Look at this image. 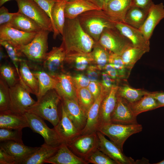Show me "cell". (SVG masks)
Listing matches in <instances>:
<instances>
[{"label":"cell","instance_id":"4dcf8cb0","mask_svg":"<svg viewBox=\"0 0 164 164\" xmlns=\"http://www.w3.org/2000/svg\"><path fill=\"white\" fill-rule=\"evenodd\" d=\"M38 80L39 90L37 100L40 99L47 92L54 89L56 80L55 78L50 76L43 69H35L32 71Z\"/></svg>","mask_w":164,"mask_h":164},{"label":"cell","instance_id":"83f0119b","mask_svg":"<svg viewBox=\"0 0 164 164\" xmlns=\"http://www.w3.org/2000/svg\"><path fill=\"white\" fill-rule=\"evenodd\" d=\"M7 24L15 29L29 33H37L43 29L32 19L18 11Z\"/></svg>","mask_w":164,"mask_h":164},{"label":"cell","instance_id":"ba28073f","mask_svg":"<svg viewBox=\"0 0 164 164\" xmlns=\"http://www.w3.org/2000/svg\"><path fill=\"white\" fill-rule=\"evenodd\" d=\"M24 114L27 121L29 127L33 132L41 135L44 140L45 143L56 147L64 142L54 128H50L40 116L28 112Z\"/></svg>","mask_w":164,"mask_h":164},{"label":"cell","instance_id":"ac0fdd59","mask_svg":"<svg viewBox=\"0 0 164 164\" xmlns=\"http://www.w3.org/2000/svg\"><path fill=\"white\" fill-rule=\"evenodd\" d=\"M110 91L105 90L102 86L101 93L89 110L87 115L86 125L81 134L97 132L99 128V112L101 103Z\"/></svg>","mask_w":164,"mask_h":164},{"label":"cell","instance_id":"5b68a950","mask_svg":"<svg viewBox=\"0 0 164 164\" xmlns=\"http://www.w3.org/2000/svg\"><path fill=\"white\" fill-rule=\"evenodd\" d=\"M50 32L43 29L36 33L30 43L17 48L30 61L42 63L48 50V39Z\"/></svg>","mask_w":164,"mask_h":164},{"label":"cell","instance_id":"bcb514c9","mask_svg":"<svg viewBox=\"0 0 164 164\" xmlns=\"http://www.w3.org/2000/svg\"><path fill=\"white\" fill-rule=\"evenodd\" d=\"M72 77L76 89L87 87L90 82L87 76L82 73L77 74Z\"/></svg>","mask_w":164,"mask_h":164},{"label":"cell","instance_id":"7dc6e473","mask_svg":"<svg viewBox=\"0 0 164 164\" xmlns=\"http://www.w3.org/2000/svg\"><path fill=\"white\" fill-rule=\"evenodd\" d=\"M17 13H10L8 9L4 6L0 8V26L8 24Z\"/></svg>","mask_w":164,"mask_h":164},{"label":"cell","instance_id":"44dd1931","mask_svg":"<svg viewBox=\"0 0 164 164\" xmlns=\"http://www.w3.org/2000/svg\"><path fill=\"white\" fill-rule=\"evenodd\" d=\"M131 5L132 0H111L102 10L114 22H124L125 15Z\"/></svg>","mask_w":164,"mask_h":164},{"label":"cell","instance_id":"7a4b0ae2","mask_svg":"<svg viewBox=\"0 0 164 164\" xmlns=\"http://www.w3.org/2000/svg\"><path fill=\"white\" fill-rule=\"evenodd\" d=\"M77 17L84 31L96 42L98 41L105 29L115 27V22L102 9L89 10Z\"/></svg>","mask_w":164,"mask_h":164},{"label":"cell","instance_id":"5bb4252c","mask_svg":"<svg viewBox=\"0 0 164 164\" xmlns=\"http://www.w3.org/2000/svg\"><path fill=\"white\" fill-rule=\"evenodd\" d=\"M116 105L111 117V122L123 125L138 124L137 116L132 112L128 102L117 94Z\"/></svg>","mask_w":164,"mask_h":164},{"label":"cell","instance_id":"7c38bea8","mask_svg":"<svg viewBox=\"0 0 164 164\" xmlns=\"http://www.w3.org/2000/svg\"><path fill=\"white\" fill-rule=\"evenodd\" d=\"M97 133L99 139L98 149L118 164H135L138 163L131 157L127 156L117 145L107 139L105 135L99 131Z\"/></svg>","mask_w":164,"mask_h":164},{"label":"cell","instance_id":"7bdbcfd3","mask_svg":"<svg viewBox=\"0 0 164 164\" xmlns=\"http://www.w3.org/2000/svg\"><path fill=\"white\" fill-rule=\"evenodd\" d=\"M85 160L88 163L94 164H118L106 155L97 149L92 152Z\"/></svg>","mask_w":164,"mask_h":164},{"label":"cell","instance_id":"484cf974","mask_svg":"<svg viewBox=\"0 0 164 164\" xmlns=\"http://www.w3.org/2000/svg\"><path fill=\"white\" fill-rule=\"evenodd\" d=\"M29 127L24 114L10 110L0 112V128L21 129Z\"/></svg>","mask_w":164,"mask_h":164},{"label":"cell","instance_id":"277c9868","mask_svg":"<svg viewBox=\"0 0 164 164\" xmlns=\"http://www.w3.org/2000/svg\"><path fill=\"white\" fill-rule=\"evenodd\" d=\"M142 125L137 124L123 125L109 123L101 126L97 131L108 137L123 151V145L132 135L141 132Z\"/></svg>","mask_w":164,"mask_h":164},{"label":"cell","instance_id":"f1b7e54d","mask_svg":"<svg viewBox=\"0 0 164 164\" xmlns=\"http://www.w3.org/2000/svg\"><path fill=\"white\" fill-rule=\"evenodd\" d=\"M66 2L65 0H57L52 9L51 15L54 39L58 34L62 35L63 33L66 19L64 10Z\"/></svg>","mask_w":164,"mask_h":164},{"label":"cell","instance_id":"cb8c5ba5","mask_svg":"<svg viewBox=\"0 0 164 164\" xmlns=\"http://www.w3.org/2000/svg\"><path fill=\"white\" fill-rule=\"evenodd\" d=\"M61 108V119L53 128L65 142L80 135L81 132L76 127L68 117L62 104Z\"/></svg>","mask_w":164,"mask_h":164},{"label":"cell","instance_id":"e0dca14e","mask_svg":"<svg viewBox=\"0 0 164 164\" xmlns=\"http://www.w3.org/2000/svg\"><path fill=\"white\" fill-rule=\"evenodd\" d=\"M115 27L131 42L133 47L140 48L147 52L150 50L149 41L146 39L138 29L123 22H116Z\"/></svg>","mask_w":164,"mask_h":164},{"label":"cell","instance_id":"ffe728a7","mask_svg":"<svg viewBox=\"0 0 164 164\" xmlns=\"http://www.w3.org/2000/svg\"><path fill=\"white\" fill-rule=\"evenodd\" d=\"M61 104L68 117L81 132L86 125L87 116L77 102L73 100L62 99Z\"/></svg>","mask_w":164,"mask_h":164},{"label":"cell","instance_id":"f546056e","mask_svg":"<svg viewBox=\"0 0 164 164\" xmlns=\"http://www.w3.org/2000/svg\"><path fill=\"white\" fill-rule=\"evenodd\" d=\"M60 146L54 147L44 143L36 152L22 162L21 164L45 163L46 160L52 157L56 153Z\"/></svg>","mask_w":164,"mask_h":164},{"label":"cell","instance_id":"3957f363","mask_svg":"<svg viewBox=\"0 0 164 164\" xmlns=\"http://www.w3.org/2000/svg\"><path fill=\"white\" fill-rule=\"evenodd\" d=\"M61 98L54 89L47 92L31 106L27 112L32 113L50 122L54 127L60 121L61 114L59 110Z\"/></svg>","mask_w":164,"mask_h":164},{"label":"cell","instance_id":"4fadbf2b","mask_svg":"<svg viewBox=\"0 0 164 164\" xmlns=\"http://www.w3.org/2000/svg\"><path fill=\"white\" fill-rule=\"evenodd\" d=\"M36 33L23 32L7 24L0 26V41H6L16 48L30 43Z\"/></svg>","mask_w":164,"mask_h":164},{"label":"cell","instance_id":"f6af8a7d","mask_svg":"<svg viewBox=\"0 0 164 164\" xmlns=\"http://www.w3.org/2000/svg\"><path fill=\"white\" fill-rule=\"evenodd\" d=\"M46 13L51 20L53 25L51 15L52 10L54 3L57 0H33Z\"/></svg>","mask_w":164,"mask_h":164},{"label":"cell","instance_id":"681fc988","mask_svg":"<svg viewBox=\"0 0 164 164\" xmlns=\"http://www.w3.org/2000/svg\"><path fill=\"white\" fill-rule=\"evenodd\" d=\"M101 75L102 80L101 82L102 87L106 91H110L112 87L115 85L114 83L116 81L104 72L102 73Z\"/></svg>","mask_w":164,"mask_h":164},{"label":"cell","instance_id":"d590c367","mask_svg":"<svg viewBox=\"0 0 164 164\" xmlns=\"http://www.w3.org/2000/svg\"><path fill=\"white\" fill-rule=\"evenodd\" d=\"M93 60V64L100 70H103L105 65L108 63L110 52L96 42L91 52Z\"/></svg>","mask_w":164,"mask_h":164},{"label":"cell","instance_id":"d4e9b609","mask_svg":"<svg viewBox=\"0 0 164 164\" xmlns=\"http://www.w3.org/2000/svg\"><path fill=\"white\" fill-rule=\"evenodd\" d=\"M19 72V82L30 93L37 97L39 90L38 80L30 70L27 60L24 59L20 63Z\"/></svg>","mask_w":164,"mask_h":164},{"label":"cell","instance_id":"d6986e66","mask_svg":"<svg viewBox=\"0 0 164 164\" xmlns=\"http://www.w3.org/2000/svg\"><path fill=\"white\" fill-rule=\"evenodd\" d=\"M56 80L54 89L62 99L77 101L76 88L72 76L63 72L54 77Z\"/></svg>","mask_w":164,"mask_h":164},{"label":"cell","instance_id":"db71d44e","mask_svg":"<svg viewBox=\"0 0 164 164\" xmlns=\"http://www.w3.org/2000/svg\"><path fill=\"white\" fill-rule=\"evenodd\" d=\"M153 3L152 0H132L131 6L149 11Z\"/></svg>","mask_w":164,"mask_h":164},{"label":"cell","instance_id":"8d00e7d4","mask_svg":"<svg viewBox=\"0 0 164 164\" xmlns=\"http://www.w3.org/2000/svg\"><path fill=\"white\" fill-rule=\"evenodd\" d=\"M146 53L144 50L132 46L125 50L121 56L125 67L131 72L135 63Z\"/></svg>","mask_w":164,"mask_h":164},{"label":"cell","instance_id":"9a60e30c","mask_svg":"<svg viewBox=\"0 0 164 164\" xmlns=\"http://www.w3.org/2000/svg\"><path fill=\"white\" fill-rule=\"evenodd\" d=\"M0 148L13 157L15 160V164H21L36 152L39 147H32L25 145L23 143L12 140L1 141Z\"/></svg>","mask_w":164,"mask_h":164},{"label":"cell","instance_id":"2e32d148","mask_svg":"<svg viewBox=\"0 0 164 164\" xmlns=\"http://www.w3.org/2000/svg\"><path fill=\"white\" fill-rule=\"evenodd\" d=\"M164 18V6L162 3L152 4L147 18L138 29L146 39L149 40L156 26Z\"/></svg>","mask_w":164,"mask_h":164},{"label":"cell","instance_id":"8992f818","mask_svg":"<svg viewBox=\"0 0 164 164\" xmlns=\"http://www.w3.org/2000/svg\"><path fill=\"white\" fill-rule=\"evenodd\" d=\"M98 42L110 52L120 56L133 46L131 41L115 27L105 29Z\"/></svg>","mask_w":164,"mask_h":164},{"label":"cell","instance_id":"9c48e42d","mask_svg":"<svg viewBox=\"0 0 164 164\" xmlns=\"http://www.w3.org/2000/svg\"><path fill=\"white\" fill-rule=\"evenodd\" d=\"M18 12L30 18L43 29L53 32L51 19L45 12L33 0H15Z\"/></svg>","mask_w":164,"mask_h":164},{"label":"cell","instance_id":"f907efd6","mask_svg":"<svg viewBox=\"0 0 164 164\" xmlns=\"http://www.w3.org/2000/svg\"><path fill=\"white\" fill-rule=\"evenodd\" d=\"M87 88L95 100L101 93L102 85L101 82L99 81H91Z\"/></svg>","mask_w":164,"mask_h":164},{"label":"cell","instance_id":"ee69618b","mask_svg":"<svg viewBox=\"0 0 164 164\" xmlns=\"http://www.w3.org/2000/svg\"><path fill=\"white\" fill-rule=\"evenodd\" d=\"M22 130L0 128V142L6 140H12L19 143H23L22 140Z\"/></svg>","mask_w":164,"mask_h":164},{"label":"cell","instance_id":"7402d4cb","mask_svg":"<svg viewBox=\"0 0 164 164\" xmlns=\"http://www.w3.org/2000/svg\"><path fill=\"white\" fill-rule=\"evenodd\" d=\"M118 88L117 85H114L101 103L99 112V128L105 124L111 122V116L117 102Z\"/></svg>","mask_w":164,"mask_h":164},{"label":"cell","instance_id":"74e56055","mask_svg":"<svg viewBox=\"0 0 164 164\" xmlns=\"http://www.w3.org/2000/svg\"><path fill=\"white\" fill-rule=\"evenodd\" d=\"M76 94L78 104L87 116L95 99L87 87L76 89Z\"/></svg>","mask_w":164,"mask_h":164},{"label":"cell","instance_id":"f5cc1de1","mask_svg":"<svg viewBox=\"0 0 164 164\" xmlns=\"http://www.w3.org/2000/svg\"><path fill=\"white\" fill-rule=\"evenodd\" d=\"M14 158L6 152L4 149L0 148V164H15Z\"/></svg>","mask_w":164,"mask_h":164},{"label":"cell","instance_id":"680465c9","mask_svg":"<svg viewBox=\"0 0 164 164\" xmlns=\"http://www.w3.org/2000/svg\"><path fill=\"white\" fill-rule=\"evenodd\" d=\"M10 0H0V6H2L5 3Z\"/></svg>","mask_w":164,"mask_h":164},{"label":"cell","instance_id":"9f6ffc18","mask_svg":"<svg viewBox=\"0 0 164 164\" xmlns=\"http://www.w3.org/2000/svg\"><path fill=\"white\" fill-rule=\"evenodd\" d=\"M92 3L99 9H103L104 5V0H87Z\"/></svg>","mask_w":164,"mask_h":164},{"label":"cell","instance_id":"94428289","mask_svg":"<svg viewBox=\"0 0 164 164\" xmlns=\"http://www.w3.org/2000/svg\"><path fill=\"white\" fill-rule=\"evenodd\" d=\"M111 0H104V5L107 3V2H108L110 1Z\"/></svg>","mask_w":164,"mask_h":164},{"label":"cell","instance_id":"11a10c76","mask_svg":"<svg viewBox=\"0 0 164 164\" xmlns=\"http://www.w3.org/2000/svg\"><path fill=\"white\" fill-rule=\"evenodd\" d=\"M149 93L156 100L160 107H164V91L149 92Z\"/></svg>","mask_w":164,"mask_h":164},{"label":"cell","instance_id":"6f0895ef","mask_svg":"<svg viewBox=\"0 0 164 164\" xmlns=\"http://www.w3.org/2000/svg\"><path fill=\"white\" fill-rule=\"evenodd\" d=\"M2 46L0 45V64L4 60H5L9 56L4 52Z\"/></svg>","mask_w":164,"mask_h":164},{"label":"cell","instance_id":"d6a6232c","mask_svg":"<svg viewBox=\"0 0 164 164\" xmlns=\"http://www.w3.org/2000/svg\"><path fill=\"white\" fill-rule=\"evenodd\" d=\"M65 62L73 65L77 70L83 71L93 63V60L91 52L73 53L66 54Z\"/></svg>","mask_w":164,"mask_h":164},{"label":"cell","instance_id":"6125c7cd","mask_svg":"<svg viewBox=\"0 0 164 164\" xmlns=\"http://www.w3.org/2000/svg\"><path fill=\"white\" fill-rule=\"evenodd\" d=\"M66 1H68L70 0H65Z\"/></svg>","mask_w":164,"mask_h":164},{"label":"cell","instance_id":"52a82bcc","mask_svg":"<svg viewBox=\"0 0 164 164\" xmlns=\"http://www.w3.org/2000/svg\"><path fill=\"white\" fill-rule=\"evenodd\" d=\"M65 143L75 155L85 160L92 152L98 149L99 139L96 132L80 134Z\"/></svg>","mask_w":164,"mask_h":164},{"label":"cell","instance_id":"30bf717a","mask_svg":"<svg viewBox=\"0 0 164 164\" xmlns=\"http://www.w3.org/2000/svg\"><path fill=\"white\" fill-rule=\"evenodd\" d=\"M10 110L24 114L36 102L30 95V92L19 82L9 87Z\"/></svg>","mask_w":164,"mask_h":164},{"label":"cell","instance_id":"91938a15","mask_svg":"<svg viewBox=\"0 0 164 164\" xmlns=\"http://www.w3.org/2000/svg\"><path fill=\"white\" fill-rule=\"evenodd\" d=\"M154 164H164V159L159 162H158L155 163H154Z\"/></svg>","mask_w":164,"mask_h":164},{"label":"cell","instance_id":"8fae6325","mask_svg":"<svg viewBox=\"0 0 164 164\" xmlns=\"http://www.w3.org/2000/svg\"><path fill=\"white\" fill-rule=\"evenodd\" d=\"M66 56V50L61 44L53 47L48 53L42 63V69L54 77L63 71V65Z\"/></svg>","mask_w":164,"mask_h":164},{"label":"cell","instance_id":"1f68e13d","mask_svg":"<svg viewBox=\"0 0 164 164\" xmlns=\"http://www.w3.org/2000/svg\"><path fill=\"white\" fill-rule=\"evenodd\" d=\"M128 104L133 113L136 116L142 112L160 107L156 100L149 94V92L138 101Z\"/></svg>","mask_w":164,"mask_h":164},{"label":"cell","instance_id":"603a6c76","mask_svg":"<svg viewBox=\"0 0 164 164\" xmlns=\"http://www.w3.org/2000/svg\"><path fill=\"white\" fill-rule=\"evenodd\" d=\"M45 163L53 164H87L84 159L75 155L68 148L65 142L60 146L56 153L46 160Z\"/></svg>","mask_w":164,"mask_h":164},{"label":"cell","instance_id":"f35d334b","mask_svg":"<svg viewBox=\"0 0 164 164\" xmlns=\"http://www.w3.org/2000/svg\"><path fill=\"white\" fill-rule=\"evenodd\" d=\"M0 77L7 83L9 87H12L19 81L15 67L6 63L0 65Z\"/></svg>","mask_w":164,"mask_h":164},{"label":"cell","instance_id":"816d5d0a","mask_svg":"<svg viewBox=\"0 0 164 164\" xmlns=\"http://www.w3.org/2000/svg\"><path fill=\"white\" fill-rule=\"evenodd\" d=\"M103 70L111 78L116 81L119 82L121 80L117 70L112 64L108 63L105 65Z\"/></svg>","mask_w":164,"mask_h":164},{"label":"cell","instance_id":"c3c4849f","mask_svg":"<svg viewBox=\"0 0 164 164\" xmlns=\"http://www.w3.org/2000/svg\"><path fill=\"white\" fill-rule=\"evenodd\" d=\"M87 76L90 81H99L98 80L100 70L95 65H90L86 69Z\"/></svg>","mask_w":164,"mask_h":164},{"label":"cell","instance_id":"b9f144b4","mask_svg":"<svg viewBox=\"0 0 164 164\" xmlns=\"http://www.w3.org/2000/svg\"><path fill=\"white\" fill-rule=\"evenodd\" d=\"M9 87L0 77V112L10 110Z\"/></svg>","mask_w":164,"mask_h":164},{"label":"cell","instance_id":"e575fe53","mask_svg":"<svg viewBox=\"0 0 164 164\" xmlns=\"http://www.w3.org/2000/svg\"><path fill=\"white\" fill-rule=\"evenodd\" d=\"M148 92L143 89H135L125 84L118 86L117 94L128 103H132L139 100Z\"/></svg>","mask_w":164,"mask_h":164},{"label":"cell","instance_id":"836d02e7","mask_svg":"<svg viewBox=\"0 0 164 164\" xmlns=\"http://www.w3.org/2000/svg\"><path fill=\"white\" fill-rule=\"evenodd\" d=\"M149 11L131 6L127 12L124 22L139 29L142 26L148 15Z\"/></svg>","mask_w":164,"mask_h":164},{"label":"cell","instance_id":"4316f807","mask_svg":"<svg viewBox=\"0 0 164 164\" xmlns=\"http://www.w3.org/2000/svg\"><path fill=\"white\" fill-rule=\"evenodd\" d=\"M99 9L87 0H70L66 2L64 10L65 17L69 19H74L86 11Z\"/></svg>","mask_w":164,"mask_h":164},{"label":"cell","instance_id":"60d3db41","mask_svg":"<svg viewBox=\"0 0 164 164\" xmlns=\"http://www.w3.org/2000/svg\"><path fill=\"white\" fill-rule=\"evenodd\" d=\"M108 63L114 66L121 79L126 80L130 72L125 67L121 56L110 52Z\"/></svg>","mask_w":164,"mask_h":164},{"label":"cell","instance_id":"ab89813d","mask_svg":"<svg viewBox=\"0 0 164 164\" xmlns=\"http://www.w3.org/2000/svg\"><path fill=\"white\" fill-rule=\"evenodd\" d=\"M0 44L6 50L9 57L16 69L19 78V67L20 63L24 59L22 57L25 56L16 47L6 41H0Z\"/></svg>","mask_w":164,"mask_h":164},{"label":"cell","instance_id":"6da1fadb","mask_svg":"<svg viewBox=\"0 0 164 164\" xmlns=\"http://www.w3.org/2000/svg\"><path fill=\"white\" fill-rule=\"evenodd\" d=\"M61 45L66 54L73 53H88L92 50L96 43L81 27L78 17L65 19Z\"/></svg>","mask_w":164,"mask_h":164}]
</instances>
